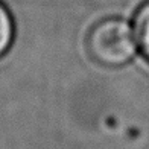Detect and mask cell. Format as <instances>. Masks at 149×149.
I'll use <instances>...</instances> for the list:
<instances>
[{"instance_id":"1","label":"cell","mask_w":149,"mask_h":149,"mask_svg":"<svg viewBox=\"0 0 149 149\" xmlns=\"http://www.w3.org/2000/svg\"><path fill=\"white\" fill-rule=\"evenodd\" d=\"M137 40L130 23L122 18H105L93 29L87 38L90 56L105 67H120L134 58Z\"/></svg>"},{"instance_id":"2","label":"cell","mask_w":149,"mask_h":149,"mask_svg":"<svg viewBox=\"0 0 149 149\" xmlns=\"http://www.w3.org/2000/svg\"><path fill=\"white\" fill-rule=\"evenodd\" d=\"M134 33L137 46L141 49L145 58L149 61V2L140 6L134 18Z\"/></svg>"},{"instance_id":"3","label":"cell","mask_w":149,"mask_h":149,"mask_svg":"<svg viewBox=\"0 0 149 149\" xmlns=\"http://www.w3.org/2000/svg\"><path fill=\"white\" fill-rule=\"evenodd\" d=\"M15 37V26L9 9L0 2V58L9 52Z\"/></svg>"}]
</instances>
